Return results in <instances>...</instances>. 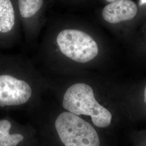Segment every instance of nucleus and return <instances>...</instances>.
<instances>
[{"label": "nucleus", "instance_id": "nucleus-4", "mask_svg": "<svg viewBox=\"0 0 146 146\" xmlns=\"http://www.w3.org/2000/svg\"><path fill=\"white\" fill-rule=\"evenodd\" d=\"M31 87L27 82L8 75H0V107L26 103L31 97Z\"/></svg>", "mask_w": 146, "mask_h": 146}, {"label": "nucleus", "instance_id": "nucleus-1", "mask_svg": "<svg viewBox=\"0 0 146 146\" xmlns=\"http://www.w3.org/2000/svg\"><path fill=\"white\" fill-rule=\"evenodd\" d=\"M63 107L75 115H88L94 125L105 128L111 123L110 111L98 102L90 86L84 83L74 84L69 87L63 96Z\"/></svg>", "mask_w": 146, "mask_h": 146}, {"label": "nucleus", "instance_id": "nucleus-8", "mask_svg": "<svg viewBox=\"0 0 146 146\" xmlns=\"http://www.w3.org/2000/svg\"><path fill=\"white\" fill-rule=\"evenodd\" d=\"M11 126L8 120H0V146H16L23 140L21 134H9Z\"/></svg>", "mask_w": 146, "mask_h": 146}, {"label": "nucleus", "instance_id": "nucleus-6", "mask_svg": "<svg viewBox=\"0 0 146 146\" xmlns=\"http://www.w3.org/2000/svg\"><path fill=\"white\" fill-rule=\"evenodd\" d=\"M16 3L22 31L31 38L37 31L44 0H16Z\"/></svg>", "mask_w": 146, "mask_h": 146}, {"label": "nucleus", "instance_id": "nucleus-7", "mask_svg": "<svg viewBox=\"0 0 146 146\" xmlns=\"http://www.w3.org/2000/svg\"><path fill=\"white\" fill-rule=\"evenodd\" d=\"M137 12V7L131 0H116L106 5L102 11L105 21L112 24L133 19Z\"/></svg>", "mask_w": 146, "mask_h": 146}, {"label": "nucleus", "instance_id": "nucleus-9", "mask_svg": "<svg viewBox=\"0 0 146 146\" xmlns=\"http://www.w3.org/2000/svg\"><path fill=\"white\" fill-rule=\"evenodd\" d=\"M144 101L146 104V86L145 88V91H144Z\"/></svg>", "mask_w": 146, "mask_h": 146}, {"label": "nucleus", "instance_id": "nucleus-11", "mask_svg": "<svg viewBox=\"0 0 146 146\" xmlns=\"http://www.w3.org/2000/svg\"><path fill=\"white\" fill-rule=\"evenodd\" d=\"M107 2H113L114 1H115L116 0H106Z\"/></svg>", "mask_w": 146, "mask_h": 146}, {"label": "nucleus", "instance_id": "nucleus-10", "mask_svg": "<svg viewBox=\"0 0 146 146\" xmlns=\"http://www.w3.org/2000/svg\"><path fill=\"white\" fill-rule=\"evenodd\" d=\"M140 4H141V5L146 4V0H141V1H140Z\"/></svg>", "mask_w": 146, "mask_h": 146}, {"label": "nucleus", "instance_id": "nucleus-2", "mask_svg": "<svg viewBox=\"0 0 146 146\" xmlns=\"http://www.w3.org/2000/svg\"><path fill=\"white\" fill-rule=\"evenodd\" d=\"M55 128L65 146H100L98 134L88 122L70 112H63L55 121Z\"/></svg>", "mask_w": 146, "mask_h": 146}, {"label": "nucleus", "instance_id": "nucleus-5", "mask_svg": "<svg viewBox=\"0 0 146 146\" xmlns=\"http://www.w3.org/2000/svg\"><path fill=\"white\" fill-rule=\"evenodd\" d=\"M21 31L16 0H0V40L13 38Z\"/></svg>", "mask_w": 146, "mask_h": 146}, {"label": "nucleus", "instance_id": "nucleus-3", "mask_svg": "<svg viewBox=\"0 0 146 146\" xmlns=\"http://www.w3.org/2000/svg\"><path fill=\"white\" fill-rule=\"evenodd\" d=\"M58 47L66 57L78 63H86L98 55L99 48L94 39L84 31L65 29L56 38Z\"/></svg>", "mask_w": 146, "mask_h": 146}]
</instances>
